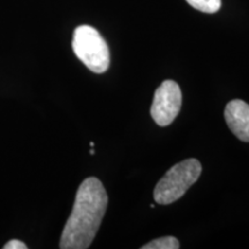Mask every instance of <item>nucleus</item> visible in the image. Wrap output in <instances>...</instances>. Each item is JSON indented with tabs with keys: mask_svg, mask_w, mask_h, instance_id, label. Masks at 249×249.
I'll list each match as a JSON object with an SVG mask.
<instances>
[{
	"mask_svg": "<svg viewBox=\"0 0 249 249\" xmlns=\"http://www.w3.org/2000/svg\"><path fill=\"white\" fill-rule=\"evenodd\" d=\"M107 194L101 180L88 178L77 189L73 210L65 224L61 249H87L92 244L107 208Z\"/></svg>",
	"mask_w": 249,
	"mask_h": 249,
	"instance_id": "1",
	"label": "nucleus"
},
{
	"mask_svg": "<svg viewBox=\"0 0 249 249\" xmlns=\"http://www.w3.org/2000/svg\"><path fill=\"white\" fill-rule=\"evenodd\" d=\"M202 165L197 160L189 158L176 164L155 187L154 198L158 204L166 205L181 198L189 187L200 178Z\"/></svg>",
	"mask_w": 249,
	"mask_h": 249,
	"instance_id": "2",
	"label": "nucleus"
},
{
	"mask_svg": "<svg viewBox=\"0 0 249 249\" xmlns=\"http://www.w3.org/2000/svg\"><path fill=\"white\" fill-rule=\"evenodd\" d=\"M74 53L93 73H104L110 66V50L104 38L95 28L77 27L73 35Z\"/></svg>",
	"mask_w": 249,
	"mask_h": 249,
	"instance_id": "3",
	"label": "nucleus"
},
{
	"mask_svg": "<svg viewBox=\"0 0 249 249\" xmlns=\"http://www.w3.org/2000/svg\"><path fill=\"white\" fill-rule=\"evenodd\" d=\"M182 95L178 83L172 80L164 81L155 91L150 113L155 123L161 127L174 121L181 108Z\"/></svg>",
	"mask_w": 249,
	"mask_h": 249,
	"instance_id": "4",
	"label": "nucleus"
},
{
	"mask_svg": "<svg viewBox=\"0 0 249 249\" xmlns=\"http://www.w3.org/2000/svg\"><path fill=\"white\" fill-rule=\"evenodd\" d=\"M224 116L227 126L236 138L249 142V104L241 99H233L226 105Z\"/></svg>",
	"mask_w": 249,
	"mask_h": 249,
	"instance_id": "5",
	"label": "nucleus"
},
{
	"mask_svg": "<svg viewBox=\"0 0 249 249\" xmlns=\"http://www.w3.org/2000/svg\"><path fill=\"white\" fill-rule=\"evenodd\" d=\"M180 245L178 239L174 236H163L155 239L147 245L142 246V249H179Z\"/></svg>",
	"mask_w": 249,
	"mask_h": 249,
	"instance_id": "6",
	"label": "nucleus"
},
{
	"mask_svg": "<svg viewBox=\"0 0 249 249\" xmlns=\"http://www.w3.org/2000/svg\"><path fill=\"white\" fill-rule=\"evenodd\" d=\"M192 7L203 13H216L222 6V0H186Z\"/></svg>",
	"mask_w": 249,
	"mask_h": 249,
	"instance_id": "7",
	"label": "nucleus"
},
{
	"mask_svg": "<svg viewBox=\"0 0 249 249\" xmlns=\"http://www.w3.org/2000/svg\"><path fill=\"white\" fill-rule=\"evenodd\" d=\"M27 245L20 240H11L4 246V249H27Z\"/></svg>",
	"mask_w": 249,
	"mask_h": 249,
	"instance_id": "8",
	"label": "nucleus"
}]
</instances>
